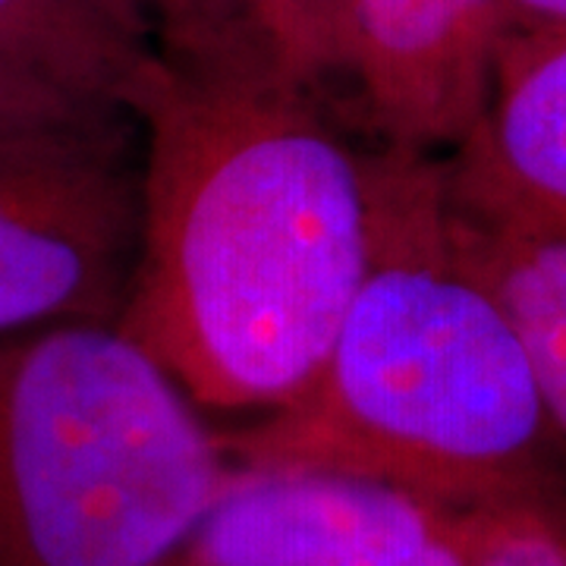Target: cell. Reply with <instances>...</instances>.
I'll return each instance as SVG.
<instances>
[{
    "mask_svg": "<svg viewBox=\"0 0 566 566\" xmlns=\"http://www.w3.org/2000/svg\"><path fill=\"white\" fill-rule=\"evenodd\" d=\"M120 107L145 133L142 243L117 331L189 397L277 409L331 353L368 268L365 164L237 0L155 25Z\"/></svg>",
    "mask_w": 566,
    "mask_h": 566,
    "instance_id": "obj_1",
    "label": "cell"
},
{
    "mask_svg": "<svg viewBox=\"0 0 566 566\" xmlns=\"http://www.w3.org/2000/svg\"><path fill=\"white\" fill-rule=\"evenodd\" d=\"M371 249L327 359L290 403L218 434L237 469H312L450 510L566 516L564 450L520 334L453 259L447 167L363 158Z\"/></svg>",
    "mask_w": 566,
    "mask_h": 566,
    "instance_id": "obj_2",
    "label": "cell"
},
{
    "mask_svg": "<svg viewBox=\"0 0 566 566\" xmlns=\"http://www.w3.org/2000/svg\"><path fill=\"white\" fill-rule=\"evenodd\" d=\"M237 475L117 327L0 340V566H155Z\"/></svg>",
    "mask_w": 566,
    "mask_h": 566,
    "instance_id": "obj_3",
    "label": "cell"
},
{
    "mask_svg": "<svg viewBox=\"0 0 566 566\" xmlns=\"http://www.w3.org/2000/svg\"><path fill=\"white\" fill-rule=\"evenodd\" d=\"M123 114L0 136V340L120 322L142 243V161Z\"/></svg>",
    "mask_w": 566,
    "mask_h": 566,
    "instance_id": "obj_4",
    "label": "cell"
},
{
    "mask_svg": "<svg viewBox=\"0 0 566 566\" xmlns=\"http://www.w3.org/2000/svg\"><path fill=\"white\" fill-rule=\"evenodd\" d=\"M155 566H472L460 513L312 469H237Z\"/></svg>",
    "mask_w": 566,
    "mask_h": 566,
    "instance_id": "obj_5",
    "label": "cell"
},
{
    "mask_svg": "<svg viewBox=\"0 0 566 566\" xmlns=\"http://www.w3.org/2000/svg\"><path fill=\"white\" fill-rule=\"evenodd\" d=\"M353 76L390 145H463L485 114L506 0H346Z\"/></svg>",
    "mask_w": 566,
    "mask_h": 566,
    "instance_id": "obj_6",
    "label": "cell"
},
{
    "mask_svg": "<svg viewBox=\"0 0 566 566\" xmlns=\"http://www.w3.org/2000/svg\"><path fill=\"white\" fill-rule=\"evenodd\" d=\"M447 199L566 243V25H510L485 114L447 164Z\"/></svg>",
    "mask_w": 566,
    "mask_h": 566,
    "instance_id": "obj_7",
    "label": "cell"
},
{
    "mask_svg": "<svg viewBox=\"0 0 566 566\" xmlns=\"http://www.w3.org/2000/svg\"><path fill=\"white\" fill-rule=\"evenodd\" d=\"M453 259L485 286L520 334L566 460V243L479 221L447 199Z\"/></svg>",
    "mask_w": 566,
    "mask_h": 566,
    "instance_id": "obj_8",
    "label": "cell"
},
{
    "mask_svg": "<svg viewBox=\"0 0 566 566\" xmlns=\"http://www.w3.org/2000/svg\"><path fill=\"white\" fill-rule=\"evenodd\" d=\"M151 44L142 0H0V61L82 102L120 107Z\"/></svg>",
    "mask_w": 566,
    "mask_h": 566,
    "instance_id": "obj_9",
    "label": "cell"
},
{
    "mask_svg": "<svg viewBox=\"0 0 566 566\" xmlns=\"http://www.w3.org/2000/svg\"><path fill=\"white\" fill-rule=\"evenodd\" d=\"M286 80L318 88L353 70L346 0H237Z\"/></svg>",
    "mask_w": 566,
    "mask_h": 566,
    "instance_id": "obj_10",
    "label": "cell"
},
{
    "mask_svg": "<svg viewBox=\"0 0 566 566\" xmlns=\"http://www.w3.org/2000/svg\"><path fill=\"white\" fill-rule=\"evenodd\" d=\"M472 566H566V516L547 506L460 513Z\"/></svg>",
    "mask_w": 566,
    "mask_h": 566,
    "instance_id": "obj_11",
    "label": "cell"
},
{
    "mask_svg": "<svg viewBox=\"0 0 566 566\" xmlns=\"http://www.w3.org/2000/svg\"><path fill=\"white\" fill-rule=\"evenodd\" d=\"M104 111H120L114 104L82 102L61 88L22 73L7 61H0V136L17 129H35L51 123H70L95 117Z\"/></svg>",
    "mask_w": 566,
    "mask_h": 566,
    "instance_id": "obj_12",
    "label": "cell"
},
{
    "mask_svg": "<svg viewBox=\"0 0 566 566\" xmlns=\"http://www.w3.org/2000/svg\"><path fill=\"white\" fill-rule=\"evenodd\" d=\"M513 22L523 25H566V0H506Z\"/></svg>",
    "mask_w": 566,
    "mask_h": 566,
    "instance_id": "obj_13",
    "label": "cell"
},
{
    "mask_svg": "<svg viewBox=\"0 0 566 566\" xmlns=\"http://www.w3.org/2000/svg\"><path fill=\"white\" fill-rule=\"evenodd\" d=\"M142 3H151L155 13H158V22H177L199 13L205 7L218 3V0H142Z\"/></svg>",
    "mask_w": 566,
    "mask_h": 566,
    "instance_id": "obj_14",
    "label": "cell"
}]
</instances>
